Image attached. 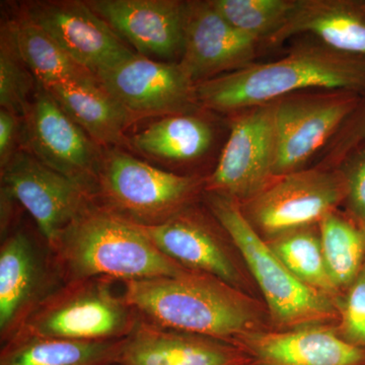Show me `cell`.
I'll use <instances>...</instances> for the list:
<instances>
[{
	"mask_svg": "<svg viewBox=\"0 0 365 365\" xmlns=\"http://www.w3.org/2000/svg\"><path fill=\"white\" fill-rule=\"evenodd\" d=\"M322 249L334 284L341 294L354 282L365 264V232L332 212L319 225Z\"/></svg>",
	"mask_w": 365,
	"mask_h": 365,
	"instance_id": "484cf974",
	"label": "cell"
},
{
	"mask_svg": "<svg viewBox=\"0 0 365 365\" xmlns=\"http://www.w3.org/2000/svg\"><path fill=\"white\" fill-rule=\"evenodd\" d=\"M49 250L62 283L98 277L125 282L188 270L163 254L138 225L97 200L61 232Z\"/></svg>",
	"mask_w": 365,
	"mask_h": 365,
	"instance_id": "7a4b0ae2",
	"label": "cell"
},
{
	"mask_svg": "<svg viewBox=\"0 0 365 365\" xmlns=\"http://www.w3.org/2000/svg\"><path fill=\"white\" fill-rule=\"evenodd\" d=\"M223 18L255 40H268L287 21L292 0H211Z\"/></svg>",
	"mask_w": 365,
	"mask_h": 365,
	"instance_id": "83f0119b",
	"label": "cell"
},
{
	"mask_svg": "<svg viewBox=\"0 0 365 365\" xmlns=\"http://www.w3.org/2000/svg\"><path fill=\"white\" fill-rule=\"evenodd\" d=\"M23 119L11 112L0 109V167L4 168L16 150Z\"/></svg>",
	"mask_w": 365,
	"mask_h": 365,
	"instance_id": "4dcf8cb0",
	"label": "cell"
},
{
	"mask_svg": "<svg viewBox=\"0 0 365 365\" xmlns=\"http://www.w3.org/2000/svg\"><path fill=\"white\" fill-rule=\"evenodd\" d=\"M307 88L365 91V57L328 46L299 48L277 61L253 63L196 85L199 106L218 112L271 104Z\"/></svg>",
	"mask_w": 365,
	"mask_h": 365,
	"instance_id": "3957f363",
	"label": "cell"
},
{
	"mask_svg": "<svg viewBox=\"0 0 365 365\" xmlns=\"http://www.w3.org/2000/svg\"><path fill=\"white\" fill-rule=\"evenodd\" d=\"M336 307L339 313L335 325L338 335L350 345L365 349V264Z\"/></svg>",
	"mask_w": 365,
	"mask_h": 365,
	"instance_id": "f1b7e54d",
	"label": "cell"
},
{
	"mask_svg": "<svg viewBox=\"0 0 365 365\" xmlns=\"http://www.w3.org/2000/svg\"><path fill=\"white\" fill-rule=\"evenodd\" d=\"M204 181L158 169L119 148H104L96 200L128 222L150 227L191 206Z\"/></svg>",
	"mask_w": 365,
	"mask_h": 365,
	"instance_id": "8992f818",
	"label": "cell"
},
{
	"mask_svg": "<svg viewBox=\"0 0 365 365\" xmlns=\"http://www.w3.org/2000/svg\"><path fill=\"white\" fill-rule=\"evenodd\" d=\"M364 136H365V131L364 132Z\"/></svg>",
	"mask_w": 365,
	"mask_h": 365,
	"instance_id": "1f68e13d",
	"label": "cell"
},
{
	"mask_svg": "<svg viewBox=\"0 0 365 365\" xmlns=\"http://www.w3.org/2000/svg\"><path fill=\"white\" fill-rule=\"evenodd\" d=\"M343 176L348 210L353 222L365 232V151L353 158Z\"/></svg>",
	"mask_w": 365,
	"mask_h": 365,
	"instance_id": "f546056e",
	"label": "cell"
},
{
	"mask_svg": "<svg viewBox=\"0 0 365 365\" xmlns=\"http://www.w3.org/2000/svg\"><path fill=\"white\" fill-rule=\"evenodd\" d=\"M24 150L96 198L103 151L37 83L23 118Z\"/></svg>",
	"mask_w": 365,
	"mask_h": 365,
	"instance_id": "ba28073f",
	"label": "cell"
},
{
	"mask_svg": "<svg viewBox=\"0 0 365 365\" xmlns=\"http://www.w3.org/2000/svg\"><path fill=\"white\" fill-rule=\"evenodd\" d=\"M206 201L263 295L273 330L337 324L339 313L336 302L290 272L248 222L241 203L213 193H207Z\"/></svg>",
	"mask_w": 365,
	"mask_h": 365,
	"instance_id": "277c9868",
	"label": "cell"
},
{
	"mask_svg": "<svg viewBox=\"0 0 365 365\" xmlns=\"http://www.w3.org/2000/svg\"><path fill=\"white\" fill-rule=\"evenodd\" d=\"M300 33L314 34L337 51L365 57V9L355 2L294 0L287 21L267 41L279 45Z\"/></svg>",
	"mask_w": 365,
	"mask_h": 365,
	"instance_id": "ffe728a7",
	"label": "cell"
},
{
	"mask_svg": "<svg viewBox=\"0 0 365 365\" xmlns=\"http://www.w3.org/2000/svg\"><path fill=\"white\" fill-rule=\"evenodd\" d=\"M121 365H252L246 352L232 343L155 325L139 317L125 338Z\"/></svg>",
	"mask_w": 365,
	"mask_h": 365,
	"instance_id": "d6986e66",
	"label": "cell"
},
{
	"mask_svg": "<svg viewBox=\"0 0 365 365\" xmlns=\"http://www.w3.org/2000/svg\"><path fill=\"white\" fill-rule=\"evenodd\" d=\"M48 247L16 228L2 237L0 246V342L6 344L41 302L60 285Z\"/></svg>",
	"mask_w": 365,
	"mask_h": 365,
	"instance_id": "4fadbf2b",
	"label": "cell"
},
{
	"mask_svg": "<svg viewBox=\"0 0 365 365\" xmlns=\"http://www.w3.org/2000/svg\"><path fill=\"white\" fill-rule=\"evenodd\" d=\"M252 365H253V364H252Z\"/></svg>",
	"mask_w": 365,
	"mask_h": 365,
	"instance_id": "836d02e7",
	"label": "cell"
},
{
	"mask_svg": "<svg viewBox=\"0 0 365 365\" xmlns=\"http://www.w3.org/2000/svg\"><path fill=\"white\" fill-rule=\"evenodd\" d=\"M1 188L30 213L48 248L96 200L83 187L24 148L1 168Z\"/></svg>",
	"mask_w": 365,
	"mask_h": 365,
	"instance_id": "8fae6325",
	"label": "cell"
},
{
	"mask_svg": "<svg viewBox=\"0 0 365 365\" xmlns=\"http://www.w3.org/2000/svg\"><path fill=\"white\" fill-rule=\"evenodd\" d=\"M114 281L98 277L63 283L41 302L14 338L78 342L125 339L139 314L123 292H115Z\"/></svg>",
	"mask_w": 365,
	"mask_h": 365,
	"instance_id": "5b68a950",
	"label": "cell"
},
{
	"mask_svg": "<svg viewBox=\"0 0 365 365\" xmlns=\"http://www.w3.org/2000/svg\"><path fill=\"white\" fill-rule=\"evenodd\" d=\"M267 242L290 272L307 287L328 295L335 302L342 297L327 268L319 225L287 232Z\"/></svg>",
	"mask_w": 365,
	"mask_h": 365,
	"instance_id": "d4e9b609",
	"label": "cell"
},
{
	"mask_svg": "<svg viewBox=\"0 0 365 365\" xmlns=\"http://www.w3.org/2000/svg\"><path fill=\"white\" fill-rule=\"evenodd\" d=\"M275 103L274 177L302 170L354 108L343 95L287 98Z\"/></svg>",
	"mask_w": 365,
	"mask_h": 365,
	"instance_id": "2e32d148",
	"label": "cell"
},
{
	"mask_svg": "<svg viewBox=\"0 0 365 365\" xmlns=\"http://www.w3.org/2000/svg\"><path fill=\"white\" fill-rule=\"evenodd\" d=\"M344 176L330 170H299L276 178L258 195L242 203V212L265 241L318 227L345 201Z\"/></svg>",
	"mask_w": 365,
	"mask_h": 365,
	"instance_id": "52a82bcc",
	"label": "cell"
},
{
	"mask_svg": "<svg viewBox=\"0 0 365 365\" xmlns=\"http://www.w3.org/2000/svg\"><path fill=\"white\" fill-rule=\"evenodd\" d=\"M96 78L133 121L188 114L199 106L196 85L179 63L158 62L135 53Z\"/></svg>",
	"mask_w": 365,
	"mask_h": 365,
	"instance_id": "7c38bea8",
	"label": "cell"
},
{
	"mask_svg": "<svg viewBox=\"0 0 365 365\" xmlns=\"http://www.w3.org/2000/svg\"><path fill=\"white\" fill-rule=\"evenodd\" d=\"M125 299L155 325L235 344L247 334L272 329L265 304L209 274L125 281Z\"/></svg>",
	"mask_w": 365,
	"mask_h": 365,
	"instance_id": "6da1fadb",
	"label": "cell"
},
{
	"mask_svg": "<svg viewBox=\"0 0 365 365\" xmlns=\"http://www.w3.org/2000/svg\"><path fill=\"white\" fill-rule=\"evenodd\" d=\"M13 23L21 56L37 83L46 90L71 81L96 78L91 72L76 63L25 11Z\"/></svg>",
	"mask_w": 365,
	"mask_h": 365,
	"instance_id": "cb8c5ba5",
	"label": "cell"
},
{
	"mask_svg": "<svg viewBox=\"0 0 365 365\" xmlns=\"http://www.w3.org/2000/svg\"><path fill=\"white\" fill-rule=\"evenodd\" d=\"M91 9L139 54L169 58L182 53L185 2L176 0H91Z\"/></svg>",
	"mask_w": 365,
	"mask_h": 365,
	"instance_id": "ac0fdd59",
	"label": "cell"
},
{
	"mask_svg": "<svg viewBox=\"0 0 365 365\" xmlns=\"http://www.w3.org/2000/svg\"><path fill=\"white\" fill-rule=\"evenodd\" d=\"M24 11L95 76L135 54L86 1H37Z\"/></svg>",
	"mask_w": 365,
	"mask_h": 365,
	"instance_id": "5bb4252c",
	"label": "cell"
},
{
	"mask_svg": "<svg viewBox=\"0 0 365 365\" xmlns=\"http://www.w3.org/2000/svg\"><path fill=\"white\" fill-rule=\"evenodd\" d=\"M210 125L190 114L163 117L129 139L141 153L165 162H190L212 143Z\"/></svg>",
	"mask_w": 365,
	"mask_h": 365,
	"instance_id": "603a6c76",
	"label": "cell"
},
{
	"mask_svg": "<svg viewBox=\"0 0 365 365\" xmlns=\"http://www.w3.org/2000/svg\"><path fill=\"white\" fill-rule=\"evenodd\" d=\"M124 340L78 342L16 337L1 345L0 365H115Z\"/></svg>",
	"mask_w": 365,
	"mask_h": 365,
	"instance_id": "7402d4cb",
	"label": "cell"
},
{
	"mask_svg": "<svg viewBox=\"0 0 365 365\" xmlns=\"http://www.w3.org/2000/svg\"><path fill=\"white\" fill-rule=\"evenodd\" d=\"M47 91L101 148L130 145L125 134L134 121L97 78L62 83Z\"/></svg>",
	"mask_w": 365,
	"mask_h": 365,
	"instance_id": "44dd1931",
	"label": "cell"
},
{
	"mask_svg": "<svg viewBox=\"0 0 365 365\" xmlns=\"http://www.w3.org/2000/svg\"><path fill=\"white\" fill-rule=\"evenodd\" d=\"M275 103L252 108L235 120L216 169L204 181L206 193L245 203L276 179Z\"/></svg>",
	"mask_w": 365,
	"mask_h": 365,
	"instance_id": "30bf717a",
	"label": "cell"
},
{
	"mask_svg": "<svg viewBox=\"0 0 365 365\" xmlns=\"http://www.w3.org/2000/svg\"><path fill=\"white\" fill-rule=\"evenodd\" d=\"M258 41L235 29L211 1L185 2L182 71L195 85L253 64Z\"/></svg>",
	"mask_w": 365,
	"mask_h": 365,
	"instance_id": "9a60e30c",
	"label": "cell"
},
{
	"mask_svg": "<svg viewBox=\"0 0 365 365\" xmlns=\"http://www.w3.org/2000/svg\"><path fill=\"white\" fill-rule=\"evenodd\" d=\"M234 345L249 355L253 365H365V349L345 342L334 324L259 331Z\"/></svg>",
	"mask_w": 365,
	"mask_h": 365,
	"instance_id": "e0dca14e",
	"label": "cell"
},
{
	"mask_svg": "<svg viewBox=\"0 0 365 365\" xmlns=\"http://www.w3.org/2000/svg\"><path fill=\"white\" fill-rule=\"evenodd\" d=\"M137 225L182 267L215 276L252 294L250 273L241 255L213 215L208 217L191 205L160 225Z\"/></svg>",
	"mask_w": 365,
	"mask_h": 365,
	"instance_id": "9c48e42d",
	"label": "cell"
},
{
	"mask_svg": "<svg viewBox=\"0 0 365 365\" xmlns=\"http://www.w3.org/2000/svg\"><path fill=\"white\" fill-rule=\"evenodd\" d=\"M115 365H121V364H115Z\"/></svg>",
	"mask_w": 365,
	"mask_h": 365,
	"instance_id": "d6a6232c",
	"label": "cell"
},
{
	"mask_svg": "<svg viewBox=\"0 0 365 365\" xmlns=\"http://www.w3.org/2000/svg\"><path fill=\"white\" fill-rule=\"evenodd\" d=\"M37 81L21 56L13 21L2 24L0 34V106L23 119Z\"/></svg>",
	"mask_w": 365,
	"mask_h": 365,
	"instance_id": "4316f807",
	"label": "cell"
}]
</instances>
